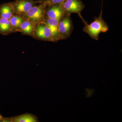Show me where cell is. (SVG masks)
<instances>
[{"label": "cell", "mask_w": 122, "mask_h": 122, "mask_svg": "<svg viewBox=\"0 0 122 122\" xmlns=\"http://www.w3.org/2000/svg\"><path fill=\"white\" fill-rule=\"evenodd\" d=\"M65 0H42L41 2L45 5L46 7L50 5H60Z\"/></svg>", "instance_id": "5bb4252c"}, {"label": "cell", "mask_w": 122, "mask_h": 122, "mask_svg": "<svg viewBox=\"0 0 122 122\" xmlns=\"http://www.w3.org/2000/svg\"><path fill=\"white\" fill-rule=\"evenodd\" d=\"M4 117H3L0 114V122H2Z\"/></svg>", "instance_id": "9a60e30c"}, {"label": "cell", "mask_w": 122, "mask_h": 122, "mask_svg": "<svg viewBox=\"0 0 122 122\" xmlns=\"http://www.w3.org/2000/svg\"><path fill=\"white\" fill-rule=\"evenodd\" d=\"M36 25L28 20H25L18 29L19 31L25 35H28L34 37Z\"/></svg>", "instance_id": "30bf717a"}, {"label": "cell", "mask_w": 122, "mask_h": 122, "mask_svg": "<svg viewBox=\"0 0 122 122\" xmlns=\"http://www.w3.org/2000/svg\"><path fill=\"white\" fill-rule=\"evenodd\" d=\"M15 31L9 20L0 17V34L7 35Z\"/></svg>", "instance_id": "8fae6325"}, {"label": "cell", "mask_w": 122, "mask_h": 122, "mask_svg": "<svg viewBox=\"0 0 122 122\" xmlns=\"http://www.w3.org/2000/svg\"><path fill=\"white\" fill-rule=\"evenodd\" d=\"M98 17H95L94 21L88 25L86 22L85 23V26L83 31L89 35L93 39L98 40L99 35L101 32H105L108 31L109 27L106 22H105L102 17V13Z\"/></svg>", "instance_id": "6da1fadb"}, {"label": "cell", "mask_w": 122, "mask_h": 122, "mask_svg": "<svg viewBox=\"0 0 122 122\" xmlns=\"http://www.w3.org/2000/svg\"><path fill=\"white\" fill-rule=\"evenodd\" d=\"M65 14L60 5L46 7V17L59 20Z\"/></svg>", "instance_id": "9c48e42d"}, {"label": "cell", "mask_w": 122, "mask_h": 122, "mask_svg": "<svg viewBox=\"0 0 122 122\" xmlns=\"http://www.w3.org/2000/svg\"><path fill=\"white\" fill-rule=\"evenodd\" d=\"M38 118L33 114L25 113L11 117H4L2 122H38Z\"/></svg>", "instance_id": "52a82bcc"}, {"label": "cell", "mask_w": 122, "mask_h": 122, "mask_svg": "<svg viewBox=\"0 0 122 122\" xmlns=\"http://www.w3.org/2000/svg\"><path fill=\"white\" fill-rule=\"evenodd\" d=\"M60 5L66 14H77L84 23L86 22L81 15V12L85 8V5L81 0H65Z\"/></svg>", "instance_id": "5b68a950"}, {"label": "cell", "mask_w": 122, "mask_h": 122, "mask_svg": "<svg viewBox=\"0 0 122 122\" xmlns=\"http://www.w3.org/2000/svg\"><path fill=\"white\" fill-rule=\"evenodd\" d=\"M34 38L42 41L54 42L51 30L44 22H41L36 25Z\"/></svg>", "instance_id": "8992f818"}, {"label": "cell", "mask_w": 122, "mask_h": 122, "mask_svg": "<svg viewBox=\"0 0 122 122\" xmlns=\"http://www.w3.org/2000/svg\"><path fill=\"white\" fill-rule=\"evenodd\" d=\"M59 20L54 18L45 17L42 22L48 26L52 34L54 42H57L61 40L58 30V23Z\"/></svg>", "instance_id": "ba28073f"}, {"label": "cell", "mask_w": 122, "mask_h": 122, "mask_svg": "<svg viewBox=\"0 0 122 122\" xmlns=\"http://www.w3.org/2000/svg\"><path fill=\"white\" fill-rule=\"evenodd\" d=\"M9 20L15 31L17 30L21 24L25 20L22 17L15 15H14L12 16Z\"/></svg>", "instance_id": "4fadbf2b"}, {"label": "cell", "mask_w": 122, "mask_h": 122, "mask_svg": "<svg viewBox=\"0 0 122 122\" xmlns=\"http://www.w3.org/2000/svg\"><path fill=\"white\" fill-rule=\"evenodd\" d=\"M71 14H65L59 20L58 30L61 40L69 38L73 29Z\"/></svg>", "instance_id": "277c9868"}, {"label": "cell", "mask_w": 122, "mask_h": 122, "mask_svg": "<svg viewBox=\"0 0 122 122\" xmlns=\"http://www.w3.org/2000/svg\"><path fill=\"white\" fill-rule=\"evenodd\" d=\"M14 15V12L10 2L0 5V17L9 20Z\"/></svg>", "instance_id": "7c38bea8"}, {"label": "cell", "mask_w": 122, "mask_h": 122, "mask_svg": "<svg viewBox=\"0 0 122 122\" xmlns=\"http://www.w3.org/2000/svg\"><path fill=\"white\" fill-rule=\"evenodd\" d=\"M46 7L41 2L38 5L33 6L23 17L36 25L44 20L46 17Z\"/></svg>", "instance_id": "7a4b0ae2"}, {"label": "cell", "mask_w": 122, "mask_h": 122, "mask_svg": "<svg viewBox=\"0 0 122 122\" xmlns=\"http://www.w3.org/2000/svg\"><path fill=\"white\" fill-rule=\"evenodd\" d=\"M40 2L41 1L34 0H16L10 3L14 15L23 17L32 7Z\"/></svg>", "instance_id": "3957f363"}]
</instances>
